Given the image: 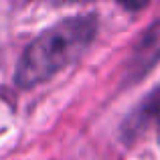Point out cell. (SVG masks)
Masks as SVG:
<instances>
[{
	"mask_svg": "<svg viewBox=\"0 0 160 160\" xmlns=\"http://www.w3.org/2000/svg\"><path fill=\"white\" fill-rule=\"evenodd\" d=\"M99 28L95 12L71 14L45 28L27 45L14 71V83L20 89L47 83L59 71L77 63L93 45Z\"/></svg>",
	"mask_w": 160,
	"mask_h": 160,
	"instance_id": "obj_1",
	"label": "cell"
},
{
	"mask_svg": "<svg viewBox=\"0 0 160 160\" xmlns=\"http://www.w3.org/2000/svg\"><path fill=\"white\" fill-rule=\"evenodd\" d=\"M160 61V16L144 31L142 39L134 47L130 59L126 61V81L136 83L144 75H148L154 69V65Z\"/></svg>",
	"mask_w": 160,
	"mask_h": 160,
	"instance_id": "obj_2",
	"label": "cell"
},
{
	"mask_svg": "<svg viewBox=\"0 0 160 160\" xmlns=\"http://www.w3.org/2000/svg\"><path fill=\"white\" fill-rule=\"evenodd\" d=\"M160 106V87L152 91V93L146 95V99L140 103L120 126V134H122V140L132 144L140 134L146 132V126L152 122V113L156 112V108Z\"/></svg>",
	"mask_w": 160,
	"mask_h": 160,
	"instance_id": "obj_3",
	"label": "cell"
},
{
	"mask_svg": "<svg viewBox=\"0 0 160 160\" xmlns=\"http://www.w3.org/2000/svg\"><path fill=\"white\" fill-rule=\"evenodd\" d=\"M152 120H156V126H158V140H160V106L156 108V112L152 113Z\"/></svg>",
	"mask_w": 160,
	"mask_h": 160,
	"instance_id": "obj_4",
	"label": "cell"
},
{
	"mask_svg": "<svg viewBox=\"0 0 160 160\" xmlns=\"http://www.w3.org/2000/svg\"><path fill=\"white\" fill-rule=\"evenodd\" d=\"M124 8H128V10H140V8H144L146 4H122Z\"/></svg>",
	"mask_w": 160,
	"mask_h": 160,
	"instance_id": "obj_5",
	"label": "cell"
}]
</instances>
